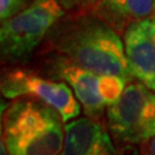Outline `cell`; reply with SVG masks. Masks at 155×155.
Masks as SVG:
<instances>
[{
  "mask_svg": "<svg viewBox=\"0 0 155 155\" xmlns=\"http://www.w3.org/2000/svg\"><path fill=\"white\" fill-rule=\"evenodd\" d=\"M106 115L111 136L118 141L145 143L155 137V91L138 80L129 83Z\"/></svg>",
  "mask_w": 155,
  "mask_h": 155,
  "instance_id": "cell-4",
  "label": "cell"
},
{
  "mask_svg": "<svg viewBox=\"0 0 155 155\" xmlns=\"http://www.w3.org/2000/svg\"><path fill=\"white\" fill-rule=\"evenodd\" d=\"M30 3V0H0V19L5 21L11 18L23 11Z\"/></svg>",
  "mask_w": 155,
  "mask_h": 155,
  "instance_id": "cell-11",
  "label": "cell"
},
{
  "mask_svg": "<svg viewBox=\"0 0 155 155\" xmlns=\"http://www.w3.org/2000/svg\"><path fill=\"white\" fill-rule=\"evenodd\" d=\"M2 94L5 98L30 96L56 109L65 124L76 119L80 114V102L66 81L44 79L32 71L13 69L2 76Z\"/></svg>",
  "mask_w": 155,
  "mask_h": 155,
  "instance_id": "cell-5",
  "label": "cell"
},
{
  "mask_svg": "<svg viewBox=\"0 0 155 155\" xmlns=\"http://www.w3.org/2000/svg\"><path fill=\"white\" fill-rule=\"evenodd\" d=\"M65 130L61 155H120L111 134L97 118H76L65 124Z\"/></svg>",
  "mask_w": 155,
  "mask_h": 155,
  "instance_id": "cell-7",
  "label": "cell"
},
{
  "mask_svg": "<svg viewBox=\"0 0 155 155\" xmlns=\"http://www.w3.org/2000/svg\"><path fill=\"white\" fill-rule=\"evenodd\" d=\"M65 11L58 0H32L23 11L2 21V56L12 61L30 56L65 16Z\"/></svg>",
  "mask_w": 155,
  "mask_h": 155,
  "instance_id": "cell-3",
  "label": "cell"
},
{
  "mask_svg": "<svg viewBox=\"0 0 155 155\" xmlns=\"http://www.w3.org/2000/svg\"><path fill=\"white\" fill-rule=\"evenodd\" d=\"M92 11L118 34L125 32L136 22L155 16L154 0H102Z\"/></svg>",
  "mask_w": 155,
  "mask_h": 155,
  "instance_id": "cell-9",
  "label": "cell"
},
{
  "mask_svg": "<svg viewBox=\"0 0 155 155\" xmlns=\"http://www.w3.org/2000/svg\"><path fill=\"white\" fill-rule=\"evenodd\" d=\"M58 2L69 11H85V9H93L102 0H58Z\"/></svg>",
  "mask_w": 155,
  "mask_h": 155,
  "instance_id": "cell-12",
  "label": "cell"
},
{
  "mask_svg": "<svg viewBox=\"0 0 155 155\" xmlns=\"http://www.w3.org/2000/svg\"><path fill=\"white\" fill-rule=\"evenodd\" d=\"M60 113L40 101L16 100L3 113V138L11 155H61L66 130Z\"/></svg>",
  "mask_w": 155,
  "mask_h": 155,
  "instance_id": "cell-2",
  "label": "cell"
},
{
  "mask_svg": "<svg viewBox=\"0 0 155 155\" xmlns=\"http://www.w3.org/2000/svg\"><path fill=\"white\" fill-rule=\"evenodd\" d=\"M128 81L129 80L119 75L98 74V92L104 102L107 106L115 104L123 94Z\"/></svg>",
  "mask_w": 155,
  "mask_h": 155,
  "instance_id": "cell-10",
  "label": "cell"
},
{
  "mask_svg": "<svg viewBox=\"0 0 155 155\" xmlns=\"http://www.w3.org/2000/svg\"><path fill=\"white\" fill-rule=\"evenodd\" d=\"M154 5H155V0H154Z\"/></svg>",
  "mask_w": 155,
  "mask_h": 155,
  "instance_id": "cell-15",
  "label": "cell"
},
{
  "mask_svg": "<svg viewBox=\"0 0 155 155\" xmlns=\"http://www.w3.org/2000/svg\"><path fill=\"white\" fill-rule=\"evenodd\" d=\"M0 147H2V149H0V155H11V154H9V151L7 150L5 145H4L3 141H2V145H0Z\"/></svg>",
  "mask_w": 155,
  "mask_h": 155,
  "instance_id": "cell-14",
  "label": "cell"
},
{
  "mask_svg": "<svg viewBox=\"0 0 155 155\" xmlns=\"http://www.w3.org/2000/svg\"><path fill=\"white\" fill-rule=\"evenodd\" d=\"M142 155H155V137L143 143Z\"/></svg>",
  "mask_w": 155,
  "mask_h": 155,
  "instance_id": "cell-13",
  "label": "cell"
},
{
  "mask_svg": "<svg viewBox=\"0 0 155 155\" xmlns=\"http://www.w3.org/2000/svg\"><path fill=\"white\" fill-rule=\"evenodd\" d=\"M124 47L133 78L155 91V16L130 25Z\"/></svg>",
  "mask_w": 155,
  "mask_h": 155,
  "instance_id": "cell-6",
  "label": "cell"
},
{
  "mask_svg": "<svg viewBox=\"0 0 155 155\" xmlns=\"http://www.w3.org/2000/svg\"><path fill=\"white\" fill-rule=\"evenodd\" d=\"M56 74L70 85L88 116H98L106 104L98 92V74L87 70L69 60L56 65Z\"/></svg>",
  "mask_w": 155,
  "mask_h": 155,
  "instance_id": "cell-8",
  "label": "cell"
},
{
  "mask_svg": "<svg viewBox=\"0 0 155 155\" xmlns=\"http://www.w3.org/2000/svg\"><path fill=\"white\" fill-rule=\"evenodd\" d=\"M54 47L67 60L96 74H113L130 80L124 41L109 23L98 17L69 22L54 35Z\"/></svg>",
  "mask_w": 155,
  "mask_h": 155,
  "instance_id": "cell-1",
  "label": "cell"
}]
</instances>
